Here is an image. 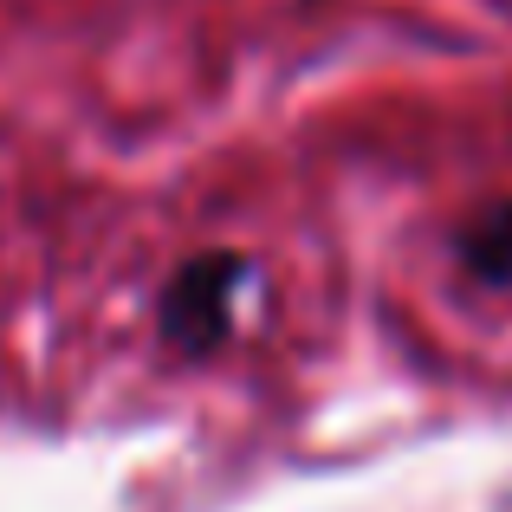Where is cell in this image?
<instances>
[{"mask_svg":"<svg viewBox=\"0 0 512 512\" xmlns=\"http://www.w3.org/2000/svg\"><path fill=\"white\" fill-rule=\"evenodd\" d=\"M247 253L234 247H208V253H188L182 266H175V279L163 286V305H156V318H163V338L182 350V357H208V350L227 344V331H234V292L247 286Z\"/></svg>","mask_w":512,"mask_h":512,"instance_id":"1","label":"cell"},{"mask_svg":"<svg viewBox=\"0 0 512 512\" xmlns=\"http://www.w3.org/2000/svg\"><path fill=\"white\" fill-rule=\"evenodd\" d=\"M454 253H461V266H467L474 279H487V286H506V292H512V201L480 208L474 221L461 227Z\"/></svg>","mask_w":512,"mask_h":512,"instance_id":"2","label":"cell"}]
</instances>
